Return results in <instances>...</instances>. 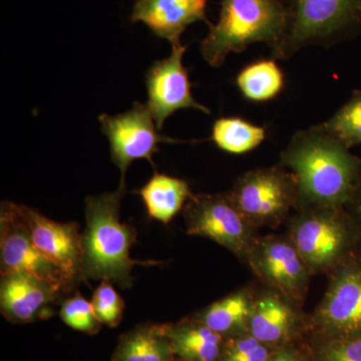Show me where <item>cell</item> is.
Wrapping results in <instances>:
<instances>
[{
  "label": "cell",
  "mask_w": 361,
  "mask_h": 361,
  "mask_svg": "<svg viewBox=\"0 0 361 361\" xmlns=\"http://www.w3.org/2000/svg\"><path fill=\"white\" fill-rule=\"evenodd\" d=\"M125 193L126 187L118 186L115 192L85 199L80 282L110 281L123 288H130L135 266L157 264L130 257L137 231L120 219L121 202Z\"/></svg>",
  "instance_id": "2"
},
{
  "label": "cell",
  "mask_w": 361,
  "mask_h": 361,
  "mask_svg": "<svg viewBox=\"0 0 361 361\" xmlns=\"http://www.w3.org/2000/svg\"><path fill=\"white\" fill-rule=\"evenodd\" d=\"M152 219L168 224L192 196L186 180L156 172L139 191Z\"/></svg>",
  "instance_id": "19"
},
{
  "label": "cell",
  "mask_w": 361,
  "mask_h": 361,
  "mask_svg": "<svg viewBox=\"0 0 361 361\" xmlns=\"http://www.w3.org/2000/svg\"><path fill=\"white\" fill-rule=\"evenodd\" d=\"M334 271L313 325L324 339L361 336V260L348 256Z\"/></svg>",
  "instance_id": "8"
},
{
  "label": "cell",
  "mask_w": 361,
  "mask_h": 361,
  "mask_svg": "<svg viewBox=\"0 0 361 361\" xmlns=\"http://www.w3.org/2000/svg\"><path fill=\"white\" fill-rule=\"evenodd\" d=\"M299 324L300 316L293 301L271 290L256 296L248 334L261 343L277 348L293 338Z\"/></svg>",
  "instance_id": "16"
},
{
  "label": "cell",
  "mask_w": 361,
  "mask_h": 361,
  "mask_svg": "<svg viewBox=\"0 0 361 361\" xmlns=\"http://www.w3.org/2000/svg\"><path fill=\"white\" fill-rule=\"evenodd\" d=\"M174 358L170 339L161 324L145 323L120 337L111 361H173Z\"/></svg>",
  "instance_id": "20"
},
{
  "label": "cell",
  "mask_w": 361,
  "mask_h": 361,
  "mask_svg": "<svg viewBox=\"0 0 361 361\" xmlns=\"http://www.w3.org/2000/svg\"><path fill=\"white\" fill-rule=\"evenodd\" d=\"M0 265L1 275L25 273L54 285L63 293L75 288L58 266L35 245L16 204L11 202H2L0 210Z\"/></svg>",
  "instance_id": "10"
},
{
  "label": "cell",
  "mask_w": 361,
  "mask_h": 361,
  "mask_svg": "<svg viewBox=\"0 0 361 361\" xmlns=\"http://www.w3.org/2000/svg\"><path fill=\"white\" fill-rule=\"evenodd\" d=\"M63 292L44 280L25 274L1 275L0 310L9 322L25 324L54 315L52 306Z\"/></svg>",
  "instance_id": "14"
},
{
  "label": "cell",
  "mask_w": 361,
  "mask_h": 361,
  "mask_svg": "<svg viewBox=\"0 0 361 361\" xmlns=\"http://www.w3.org/2000/svg\"><path fill=\"white\" fill-rule=\"evenodd\" d=\"M275 349L246 334L226 339L219 361H267Z\"/></svg>",
  "instance_id": "26"
},
{
  "label": "cell",
  "mask_w": 361,
  "mask_h": 361,
  "mask_svg": "<svg viewBox=\"0 0 361 361\" xmlns=\"http://www.w3.org/2000/svg\"><path fill=\"white\" fill-rule=\"evenodd\" d=\"M288 21L277 59H288L311 45L330 47L361 28V0H284Z\"/></svg>",
  "instance_id": "4"
},
{
  "label": "cell",
  "mask_w": 361,
  "mask_h": 361,
  "mask_svg": "<svg viewBox=\"0 0 361 361\" xmlns=\"http://www.w3.org/2000/svg\"><path fill=\"white\" fill-rule=\"evenodd\" d=\"M228 193L256 229L277 227L298 204L295 177L282 166L248 171L237 178Z\"/></svg>",
  "instance_id": "6"
},
{
  "label": "cell",
  "mask_w": 361,
  "mask_h": 361,
  "mask_svg": "<svg viewBox=\"0 0 361 361\" xmlns=\"http://www.w3.org/2000/svg\"><path fill=\"white\" fill-rule=\"evenodd\" d=\"M186 47H172L167 59L156 61L147 73L148 106L158 130H161L169 116L182 109H195L210 114L207 106L194 99L189 73L183 65Z\"/></svg>",
  "instance_id": "12"
},
{
  "label": "cell",
  "mask_w": 361,
  "mask_h": 361,
  "mask_svg": "<svg viewBox=\"0 0 361 361\" xmlns=\"http://www.w3.org/2000/svg\"><path fill=\"white\" fill-rule=\"evenodd\" d=\"M236 84L244 97L261 103L274 99L281 92L284 87V75L274 61L263 59L240 71Z\"/></svg>",
  "instance_id": "21"
},
{
  "label": "cell",
  "mask_w": 361,
  "mask_h": 361,
  "mask_svg": "<svg viewBox=\"0 0 361 361\" xmlns=\"http://www.w3.org/2000/svg\"><path fill=\"white\" fill-rule=\"evenodd\" d=\"M267 361H304L302 356L290 346L283 345L277 348Z\"/></svg>",
  "instance_id": "28"
},
{
  "label": "cell",
  "mask_w": 361,
  "mask_h": 361,
  "mask_svg": "<svg viewBox=\"0 0 361 361\" xmlns=\"http://www.w3.org/2000/svg\"><path fill=\"white\" fill-rule=\"evenodd\" d=\"M287 21L284 0H222L219 20L201 42L202 56L218 68L230 54H240L257 42L274 52L284 39Z\"/></svg>",
  "instance_id": "3"
},
{
  "label": "cell",
  "mask_w": 361,
  "mask_h": 361,
  "mask_svg": "<svg viewBox=\"0 0 361 361\" xmlns=\"http://www.w3.org/2000/svg\"><path fill=\"white\" fill-rule=\"evenodd\" d=\"M18 214L35 245L58 266L73 287L80 283L82 269V233L75 222H58L35 209L18 205Z\"/></svg>",
  "instance_id": "13"
},
{
  "label": "cell",
  "mask_w": 361,
  "mask_h": 361,
  "mask_svg": "<svg viewBox=\"0 0 361 361\" xmlns=\"http://www.w3.org/2000/svg\"><path fill=\"white\" fill-rule=\"evenodd\" d=\"M173 361H185V360H180V358L175 357L174 360H173Z\"/></svg>",
  "instance_id": "30"
},
{
  "label": "cell",
  "mask_w": 361,
  "mask_h": 361,
  "mask_svg": "<svg viewBox=\"0 0 361 361\" xmlns=\"http://www.w3.org/2000/svg\"><path fill=\"white\" fill-rule=\"evenodd\" d=\"M187 233L224 247L246 262L258 236L256 228L242 215L228 192L192 194L184 207Z\"/></svg>",
  "instance_id": "7"
},
{
  "label": "cell",
  "mask_w": 361,
  "mask_h": 361,
  "mask_svg": "<svg viewBox=\"0 0 361 361\" xmlns=\"http://www.w3.org/2000/svg\"><path fill=\"white\" fill-rule=\"evenodd\" d=\"M256 296L250 288L240 289L207 306L194 317L225 338L243 336L248 334Z\"/></svg>",
  "instance_id": "18"
},
{
  "label": "cell",
  "mask_w": 361,
  "mask_h": 361,
  "mask_svg": "<svg viewBox=\"0 0 361 361\" xmlns=\"http://www.w3.org/2000/svg\"><path fill=\"white\" fill-rule=\"evenodd\" d=\"M59 316L71 329L84 334H96L103 325L94 312L92 301H87L78 292L63 300Z\"/></svg>",
  "instance_id": "24"
},
{
  "label": "cell",
  "mask_w": 361,
  "mask_h": 361,
  "mask_svg": "<svg viewBox=\"0 0 361 361\" xmlns=\"http://www.w3.org/2000/svg\"><path fill=\"white\" fill-rule=\"evenodd\" d=\"M264 128L253 125L241 118H221L213 126L212 140L226 153L241 155L262 144Z\"/></svg>",
  "instance_id": "22"
},
{
  "label": "cell",
  "mask_w": 361,
  "mask_h": 361,
  "mask_svg": "<svg viewBox=\"0 0 361 361\" xmlns=\"http://www.w3.org/2000/svg\"><path fill=\"white\" fill-rule=\"evenodd\" d=\"M246 263L272 290L294 303L305 298L312 274L288 236L258 237Z\"/></svg>",
  "instance_id": "11"
},
{
  "label": "cell",
  "mask_w": 361,
  "mask_h": 361,
  "mask_svg": "<svg viewBox=\"0 0 361 361\" xmlns=\"http://www.w3.org/2000/svg\"><path fill=\"white\" fill-rule=\"evenodd\" d=\"M320 126L349 149L361 145V90H355L350 99Z\"/></svg>",
  "instance_id": "23"
},
{
  "label": "cell",
  "mask_w": 361,
  "mask_h": 361,
  "mask_svg": "<svg viewBox=\"0 0 361 361\" xmlns=\"http://www.w3.org/2000/svg\"><path fill=\"white\" fill-rule=\"evenodd\" d=\"M316 361H361V336L324 339Z\"/></svg>",
  "instance_id": "27"
},
{
  "label": "cell",
  "mask_w": 361,
  "mask_h": 361,
  "mask_svg": "<svg viewBox=\"0 0 361 361\" xmlns=\"http://www.w3.org/2000/svg\"><path fill=\"white\" fill-rule=\"evenodd\" d=\"M295 177L297 210L346 208L361 182V161L322 126L296 132L280 155Z\"/></svg>",
  "instance_id": "1"
},
{
  "label": "cell",
  "mask_w": 361,
  "mask_h": 361,
  "mask_svg": "<svg viewBox=\"0 0 361 361\" xmlns=\"http://www.w3.org/2000/svg\"><path fill=\"white\" fill-rule=\"evenodd\" d=\"M110 281H102L92 294V304L99 322L115 329L123 319L125 302Z\"/></svg>",
  "instance_id": "25"
},
{
  "label": "cell",
  "mask_w": 361,
  "mask_h": 361,
  "mask_svg": "<svg viewBox=\"0 0 361 361\" xmlns=\"http://www.w3.org/2000/svg\"><path fill=\"white\" fill-rule=\"evenodd\" d=\"M175 357L185 361H219L226 339L194 316L161 324Z\"/></svg>",
  "instance_id": "17"
},
{
  "label": "cell",
  "mask_w": 361,
  "mask_h": 361,
  "mask_svg": "<svg viewBox=\"0 0 361 361\" xmlns=\"http://www.w3.org/2000/svg\"><path fill=\"white\" fill-rule=\"evenodd\" d=\"M207 6L208 0H137L130 20L144 23L156 37L177 47L182 44L180 37L188 26L198 21L212 25Z\"/></svg>",
  "instance_id": "15"
},
{
  "label": "cell",
  "mask_w": 361,
  "mask_h": 361,
  "mask_svg": "<svg viewBox=\"0 0 361 361\" xmlns=\"http://www.w3.org/2000/svg\"><path fill=\"white\" fill-rule=\"evenodd\" d=\"M346 208H350L353 210V215L351 217L355 221L358 233H361V182L360 187L356 190L355 197Z\"/></svg>",
  "instance_id": "29"
},
{
  "label": "cell",
  "mask_w": 361,
  "mask_h": 361,
  "mask_svg": "<svg viewBox=\"0 0 361 361\" xmlns=\"http://www.w3.org/2000/svg\"><path fill=\"white\" fill-rule=\"evenodd\" d=\"M101 130L110 142L111 161L120 169V186L126 187V173L134 161L153 164V156L161 142L178 140L160 135L148 104L135 103L130 110L120 115L103 114L99 116Z\"/></svg>",
  "instance_id": "9"
},
{
  "label": "cell",
  "mask_w": 361,
  "mask_h": 361,
  "mask_svg": "<svg viewBox=\"0 0 361 361\" xmlns=\"http://www.w3.org/2000/svg\"><path fill=\"white\" fill-rule=\"evenodd\" d=\"M290 239L311 274L334 271L348 257L358 236L345 208H304L289 223Z\"/></svg>",
  "instance_id": "5"
}]
</instances>
